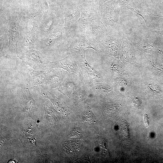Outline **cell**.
<instances>
[{"label": "cell", "instance_id": "6da1fadb", "mask_svg": "<svg viewBox=\"0 0 163 163\" xmlns=\"http://www.w3.org/2000/svg\"><path fill=\"white\" fill-rule=\"evenodd\" d=\"M24 12L16 11L11 13H1L0 27H6L5 34L8 39V52L13 56L20 53L18 49V43L21 29L20 23Z\"/></svg>", "mask_w": 163, "mask_h": 163}, {"label": "cell", "instance_id": "7a4b0ae2", "mask_svg": "<svg viewBox=\"0 0 163 163\" xmlns=\"http://www.w3.org/2000/svg\"><path fill=\"white\" fill-rule=\"evenodd\" d=\"M73 34L68 31L64 25L54 30L46 38L35 40L41 50L55 52L64 50L69 54L68 48Z\"/></svg>", "mask_w": 163, "mask_h": 163}, {"label": "cell", "instance_id": "3957f363", "mask_svg": "<svg viewBox=\"0 0 163 163\" xmlns=\"http://www.w3.org/2000/svg\"><path fill=\"white\" fill-rule=\"evenodd\" d=\"M84 36L100 50V45L108 34L105 25L101 20H94L77 26L72 32Z\"/></svg>", "mask_w": 163, "mask_h": 163}, {"label": "cell", "instance_id": "277c9868", "mask_svg": "<svg viewBox=\"0 0 163 163\" xmlns=\"http://www.w3.org/2000/svg\"><path fill=\"white\" fill-rule=\"evenodd\" d=\"M62 14L47 12L44 14L37 24L35 40L46 38L54 30L64 25Z\"/></svg>", "mask_w": 163, "mask_h": 163}, {"label": "cell", "instance_id": "5b68a950", "mask_svg": "<svg viewBox=\"0 0 163 163\" xmlns=\"http://www.w3.org/2000/svg\"><path fill=\"white\" fill-rule=\"evenodd\" d=\"M85 54V50L79 52L77 60V65L82 78V81L89 85L95 83L103 82V78L101 74L88 63L86 59Z\"/></svg>", "mask_w": 163, "mask_h": 163}, {"label": "cell", "instance_id": "8992f818", "mask_svg": "<svg viewBox=\"0 0 163 163\" xmlns=\"http://www.w3.org/2000/svg\"><path fill=\"white\" fill-rule=\"evenodd\" d=\"M22 24L19 34L18 42H21L20 47L24 52L34 49L35 46V37L37 23L31 20H26Z\"/></svg>", "mask_w": 163, "mask_h": 163}, {"label": "cell", "instance_id": "52a82bcc", "mask_svg": "<svg viewBox=\"0 0 163 163\" xmlns=\"http://www.w3.org/2000/svg\"><path fill=\"white\" fill-rule=\"evenodd\" d=\"M17 56L23 63L29 66L35 70H47L50 61L40 51L31 49L20 52Z\"/></svg>", "mask_w": 163, "mask_h": 163}, {"label": "cell", "instance_id": "ba28073f", "mask_svg": "<svg viewBox=\"0 0 163 163\" xmlns=\"http://www.w3.org/2000/svg\"><path fill=\"white\" fill-rule=\"evenodd\" d=\"M79 52L78 51L75 50L63 59L54 62H50L47 70L53 69H62L67 71L69 73H75L82 81V76L77 62Z\"/></svg>", "mask_w": 163, "mask_h": 163}, {"label": "cell", "instance_id": "9c48e42d", "mask_svg": "<svg viewBox=\"0 0 163 163\" xmlns=\"http://www.w3.org/2000/svg\"><path fill=\"white\" fill-rule=\"evenodd\" d=\"M113 5H107L100 9L101 21L106 26L107 30H117L120 10Z\"/></svg>", "mask_w": 163, "mask_h": 163}, {"label": "cell", "instance_id": "30bf717a", "mask_svg": "<svg viewBox=\"0 0 163 163\" xmlns=\"http://www.w3.org/2000/svg\"><path fill=\"white\" fill-rule=\"evenodd\" d=\"M116 30L108 31L107 36L100 45L101 52L104 50L110 55L119 56L120 40Z\"/></svg>", "mask_w": 163, "mask_h": 163}, {"label": "cell", "instance_id": "8fae6325", "mask_svg": "<svg viewBox=\"0 0 163 163\" xmlns=\"http://www.w3.org/2000/svg\"><path fill=\"white\" fill-rule=\"evenodd\" d=\"M72 33V41L68 48L69 53L75 50L81 52L89 48L100 53L99 49L84 36L76 32Z\"/></svg>", "mask_w": 163, "mask_h": 163}, {"label": "cell", "instance_id": "7c38bea8", "mask_svg": "<svg viewBox=\"0 0 163 163\" xmlns=\"http://www.w3.org/2000/svg\"><path fill=\"white\" fill-rule=\"evenodd\" d=\"M81 11L75 5L64 8L63 15L64 26L66 29L71 32L76 26L81 16Z\"/></svg>", "mask_w": 163, "mask_h": 163}, {"label": "cell", "instance_id": "4fadbf2b", "mask_svg": "<svg viewBox=\"0 0 163 163\" xmlns=\"http://www.w3.org/2000/svg\"><path fill=\"white\" fill-rule=\"evenodd\" d=\"M81 16L76 27L94 20H101L100 9L97 7L90 5L81 6L80 7Z\"/></svg>", "mask_w": 163, "mask_h": 163}, {"label": "cell", "instance_id": "5bb4252c", "mask_svg": "<svg viewBox=\"0 0 163 163\" xmlns=\"http://www.w3.org/2000/svg\"><path fill=\"white\" fill-rule=\"evenodd\" d=\"M35 89L43 96L49 99L56 108L62 113H65L67 110L66 107L52 93L43 85H37Z\"/></svg>", "mask_w": 163, "mask_h": 163}, {"label": "cell", "instance_id": "9a60e30c", "mask_svg": "<svg viewBox=\"0 0 163 163\" xmlns=\"http://www.w3.org/2000/svg\"><path fill=\"white\" fill-rule=\"evenodd\" d=\"M65 78L61 70L58 69L48 70V78L46 85L50 88H55L59 86Z\"/></svg>", "mask_w": 163, "mask_h": 163}, {"label": "cell", "instance_id": "2e32d148", "mask_svg": "<svg viewBox=\"0 0 163 163\" xmlns=\"http://www.w3.org/2000/svg\"><path fill=\"white\" fill-rule=\"evenodd\" d=\"M81 81L78 82L71 77H66L59 86L58 90L70 97L71 95L73 94L78 87Z\"/></svg>", "mask_w": 163, "mask_h": 163}, {"label": "cell", "instance_id": "e0dca14e", "mask_svg": "<svg viewBox=\"0 0 163 163\" xmlns=\"http://www.w3.org/2000/svg\"><path fill=\"white\" fill-rule=\"evenodd\" d=\"M33 84L36 86L46 85L48 78V70H34L30 72Z\"/></svg>", "mask_w": 163, "mask_h": 163}, {"label": "cell", "instance_id": "ac0fdd59", "mask_svg": "<svg viewBox=\"0 0 163 163\" xmlns=\"http://www.w3.org/2000/svg\"><path fill=\"white\" fill-rule=\"evenodd\" d=\"M89 91H91L89 85L81 81L78 87L72 94L78 101H81L86 97Z\"/></svg>", "mask_w": 163, "mask_h": 163}, {"label": "cell", "instance_id": "d6986e66", "mask_svg": "<svg viewBox=\"0 0 163 163\" xmlns=\"http://www.w3.org/2000/svg\"><path fill=\"white\" fill-rule=\"evenodd\" d=\"M83 115V120L85 121L95 123L97 121V118L89 106L86 107Z\"/></svg>", "mask_w": 163, "mask_h": 163}, {"label": "cell", "instance_id": "ffe728a7", "mask_svg": "<svg viewBox=\"0 0 163 163\" xmlns=\"http://www.w3.org/2000/svg\"><path fill=\"white\" fill-rule=\"evenodd\" d=\"M75 161L76 162L91 163L89 159V154H86L83 155L80 158L76 159Z\"/></svg>", "mask_w": 163, "mask_h": 163}, {"label": "cell", "instance_id": "44dd1931", "mask_svg": "<svg viewBox=\"0 0 163 163\" xmlns=\"http://www.w3.org/2000/svg\"><path fill=\"white\" fill-rule=\"evenodd\" d=\"M154 68L157 71L163 73V65L157 62L154 64Z\"/></svg>", "mask_w": 163, "mask_h": 163}, {"label": "cell", "instance_id": "7402d4cb", "mask_svg": "<svg viewBox=\"0 0 163 163\" xmlns=\"http://www.w3.org/2000/svg\"><path fill=\"white\" fill-rule=\"evenodd\" d=\"M143 117L145 126L147 127L149 126V118L148 117L147 114L146 113L144 114Z\"/></svg>", "mask_w": 163, "mask_h": 163}, {"label": "cell", "instance_id": "603a6c76", "mask_svg": "<svg viewBox=\"0 0 163 163\" xmlns=\"http://www.w3.org/2000/svg\"><path fill=\"white\" fill-rule=\"evenodd\" d=\"M156 29L157 30H155V31H156V32L163 35V30H160L157 28H156Z\"/></svg>", "mask_w": 163, "mask_h": 163}, {"label": "cell", "instance_id": "cb8c5ba5", "mask_svg": "<svg viewBox=\"0 0 163 163\" xmlns=\"http://www.w3.org/2000/svg\"><path fill=\"white\" fill-rule=\"evenodd\" d=\"M152 14L154 16H158V17H163V16H159V15H154V14Z\"/></svg>", "mask_w": 163, "mask_h": 163}]
</instances>
